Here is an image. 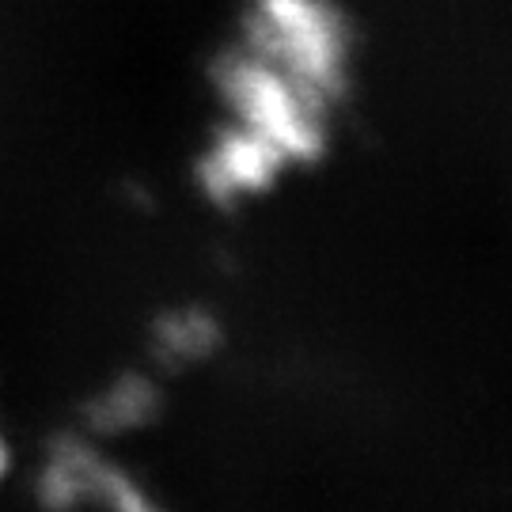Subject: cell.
<instances>
[{
  "label": "cell",
  "mask_w": 512,
  "mask_h": 512,
  "mask_svg": "<svg viewBox=\"0 0 512 512\" xmlns=\"http://www.w3.org/2000/svg\"><path fill=\"white\" fill-rule=\"evenodd\" d=\"M357 80L346 0H236L205 61L194 183L213 202H258L327 164Z\"/></svg>",
  "instance_id": "cell-1"
}]
</instances>
